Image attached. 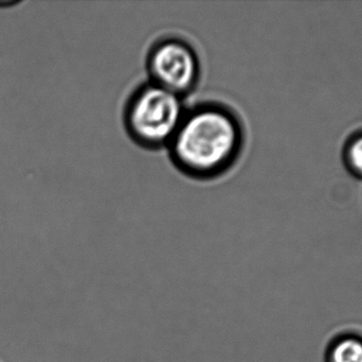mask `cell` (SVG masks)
<instances>
[{
  "mask_svg": "<svg viewBox=\"0 0 362 362\" xmlns=\"http://www.w3.org/2000/svg\"><path fill=\"white\" fill-rule=\"evenodd\" d=\"M246 144V125L240 113L226 102L211 99L187 106L167 150L182 176L209 182L238 165Z\"/></svg>",
  "mask_w": 362,
  "mask_h": 362,
  "instance_id": "1",
  "label": "cell"
},
{
  "mask_svg": "<svg viewBox=\"0 0 362 362\" xmlns=\"http://www.w3.org/2000/svg\"><path fill=\"white\" fill-rule=\"evenodd\" d=\"M185 99L150 81L138 84L125 100L122 123L129 140L148 151L167 149L187 110Z\"/></svg>",
  "mask_w": 362,
  "mask_h": 362,
  "instance_id": "2",
  "label": "cell"
},
{
  "mask_svg": "<svg viewBox=\"0 0 362 362\" xmlns=\"http://www.w3.org/2000/svg\"><path fill=\"white\" fill-rule=\"evenodd\" d=\"M146 70L148 81L187 99L202 81V57L185 36L165 34L148 47Z\"/></svg>",
  "mask_w": 362,
  "mask_h": 362,
  "instance_id": "3",
  "label": "cell"
},
{
  "mask_svg": "<svg viewBox=\"0 0 362 362\" xmlns=\"http://www.w3.org/2000/svg\"><path fill=\"white\" fill-rule=\"evenodd\" d=\"M327 362H362V339L344 336L335 340L327 352Z\"/></svg>",
  "mask_w": 362,
  "mask_h": 362,
  "instance_id": "4",
  "label": "cell"
},
{
  "mask_svg": "<svg viewBox=\"0 0 362 362\" xmlns=\"http://www.w3.org/2000/svg\"><path fill=\"white\" fill-rule=\"evenodd\" d=\"M342 159L348 171L362 180V130L346 140L342 149Z\"/></svg>",
  "mask_w": 362,
  "mask_h": 362,
  "instance_id": "5",
  "label": "cell"
}]
</instances>
